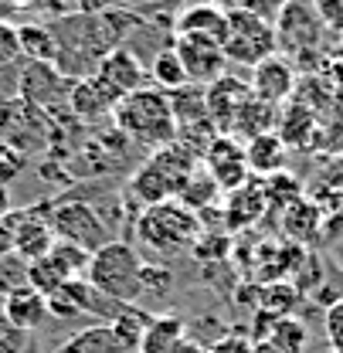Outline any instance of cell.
I'll list each match as a JSON object with an SVG mask.
<instances>
[{
  "label": "cell",
  "instance_id": "10",
  "mask_svg": "<svg viewBox=\"0 0 343 353\" xmlns=\"http://www.w3.org/2000/svg\"><path fill=\"white\" fill-rule=\"evenodd\" d=\"M123 102V95L109 82H102L95 72L92 75H82L79 82H72V92H68V109L75 112V119L82 123H99L102 116H112V109Z\"/></svg>",
  "mask_w": 343,
  "mask_h": 353
},
{
  "label": "cell",
  "instance_id": "7",
  "mask_svg": "<svg viewBox=\"0 0 343 353\" xmlns=\"http://www.w3.org/2000/svg\"><path fill=\"white\" fill-rule=\"evenodd\" d=\"M272 28H275V44L289 54H306L323 38V21L309 0H286Z\"/></svg>",
  "mask_w": 343,
  "mask_h": 353
},
{
  "label": "cell",
  "instance_id": "30",
  "mask_svg": "<svg viewBox=\"0 0 343 353\" xmlns=\"http://www.w3.org/2000/svg\"><path fill=\"white\" fill-rule=\"evenodd\" d=\"M17 31H21V51H24L28 61H48V65H55L58 41H55L51 28H44V24H24Z\"/></svg>",
  "mask_w": 343,
  "mask_h": 353
},
{
  "label": "cell",
  "instance_id": "41",
  "mask_svg": "<svg viewBox=\"0 0 343 353\" xmlns=\"http://www.w3.org/2000/svg\"><path fill=\"white\" fill-rule=\"evenodd\" d=\"M313 7L323 24H333V28L343 24V0H313Z\"/></svg>",
  "mask_w": 343,
  "mask_h": 353
},
{
  "label": "cell",
  "instance_id": "20",
  "mask_svg": "<svg viewBox=\"0 0 343 353\" xmlns=\"http://www.w3.org/2000/svg\"><path fill=\"white\" fill-rule=\"evenodd\" d=\"M275 123H279V109L268 105V102H258L255 95H252L238 109V116L231 119L228 136H235V139H255V136H265V132H275Z\"/></svg>",
  "mask_w": 343,
  "mask_h": 353
},
{
  "label": "cell",
  "instance_id": "26",
  "mask_svg": "<svg viewBox=\"0 0 343 353\" xmlns=\"http://www.w3.org/2000/svg\"><path fill=\"white\" fill-rule=\"evenodd\" d=\"M184 336H187V330H184L180 316H153V323H150V330H146L136 353H173V347Z\"/></svg>",
  "mask_w": 343,
  "mask_h": 353
},
{
  "label": "cell",
  "instance_id": "40",
  "mask_svg": "<svg viewBox=\"0 0 343 353\" xmlns=\"http://www.w3.org/2000/svg\"><path fill=\"white\" fill-rule=\"evenodd\" d=\"M48 312H51L55 319H75V316H79V309L72 303V296L65 292V285L55 289V292L48 296Z\"/></svg>",
  "mask_w": 343,
  "mask_h": 353
},
{
  "label": "cell",
  "instance_id": "9",
  "mask_svg": "<svg viewBox=\"0 0 343 353\" xmlns=\"http://www.w3.org/2000/svg\"><path fill=\"white\" fill-rule=\"evenodd\" d=\"M177 58L184 61V72L190 79V85L208 88L211 82H217L228 68V58H224V48L215 41H204V38H187V34H177L173 41Z\"/></svg>",
  "mask_w": 343,
  "mask_h": 353
},
{
  "label": "cell",
  "instance_id": "38",
  "mask_svg": "<svg viewBox=\"0 0 343 353\" xmlns=\"http://www.w3.org/2000/svg\"><path fill=\"white\" fill-rule=\"evenodd\" d=\"M323 326H326V340H330V353H343V299L330 303L326 316H323Z\"/></svg>",
  "mask_w": 343,
  "mask_h": 353
},
{
  "label": "cell",
  "instance_id": "4",
  "mask_svg": "<svg viewBox=\"0 0 343 353\" xmlns=\"http://www.w3.org/2000/svg\"><path fill=\"white\" fill-rule=\"evenodd\" d=\"M136 238L153 252L180 255V252H190L197 245L201 221L180 201H164V204L143 208V214L136 221Z\"/></svg>",
  "mask_w": 343,
  "mask_h": 353
},
{
  "label": "cell",
  "instance_id": "47",
  "mask_svg": "<svg viewBox=\"0 0 343 353\" xmlns=\"http://www.w3.org/2000/svg\"><path fill=\"white\" fill-rule=\"evenodd\" d=\"M14 7H31V3H41V0H10Z\"/></svg>",
  "mask_w": 343,
  "mask_h": 353
},
{
  "label": "cell",
  "instance_id": "16",
  "mask_svg": "<svg viewBox=\"0 0 343 353\" xmlns=\"http://www.w3.org/2000/svg\"><path fill=\"white\" fill-rule=\"evenodd\" d=\"M51 214V211H48ZM55 245V231H51V221L35 214V211H21L17 221V234H14V259H21L24 265L48 259Z\"/></svg>",
  "mask_w": 343,
  "mask_h": 353
},
{
  "label": "cell",
  "instance_id": "21",
  "mask_svg": "<svg viewBox=\"0 0 343 353\" xmlns=\"http://www.w3.org/2000/svg\"><path fill=\"white\" fill-rule=\"evenodd\" d=\"M320 228H323V211L313 204V201H296L282 211V231L293 245H313L320 238Z\"/></svg>",
  "mask_w": 343,
  "mask_h": 353
},
{
  "label": "cell",
  "instance_id": "1",
  "mask_svg": "<svg viewBox=\"0 0 343 353\" xmlns=\"http://www.w3.org/2000/svg\"><path fill=\"white\" fill-rule=\"evenodd\" d=\"M197 174V150H190L184 139H173L167 146H160L129 180V194L143 204H164L184 194L187 180Z\"/></svg>",
  "mask_w": 343,
  "mask_h": 353
},
{
  "label": "cell",
  "instance_id": "11",
  "mask_svg": "<svg viewBox=\"0 0 343 353\" xmlns=\"http://www.w3.org/2000/svg\"><path fill=\"white\" fill-rule=\"evenodd\" d=\"M296 68H293V61L289 58H282V54H272V58H265V61H258L255 68H252V95H255L258 102H268V105H282L293 92H296Z\"/></svg>",
  "mask_w": 343,
  "mask_h": 353
},
{
  "label": "cell",
  "instance_id": "48",
  "mask_svg": "<svg viewBox=\"0 0 343 353\" xmlns=\"http://www.w3.org/2000/svg\"><path fill=\"white\" fill-rule=\"evenodd\" d=\"M211 3H215V0H211ZM235 3H238V0H217V7H224V10H231Z\"/></svg>",
  "mask_w": 343,
  "mask_h": 353
},
{
  "label": "cell",
  "instance_id": "6",
  "mask_svg": "<svg viewBox=\"0 0 343 353\" xmlns=\"http://www.w3.org/2000/svg\"><path fill=\"white\" fill-rule=\"evenodd\" d=\"M51 231L58 241H72L79 248H86L88 255H95L99 248H106L112 241V231L109 224L99 218V211L92 204H82V201H61L51 208Z\"/></svg>",
  "mask_w": 343,
  "mask_h": 353
},
{
  "label": "cell",
  "instance_id": "45",
  "mask_svg": "<svg viewBox=\"0 0 343 353\" xmlns=\"http://www.w3.org/2000/svg\"><path fill=\"white\" fill-rule=\"evenodd\" d=\"M252 353H282V350H275L268 340H258V343H252Z\"/></svg>",
  "mask_w": 343,
  "mask_h": 353
},
{
  "label": "cell",
  "instance_id": "15",
  "mask_svg": "<svg viewBox=\"0 0 343 353\" xmlns=\"http://www.w3.org/2000/svg\"><path fill=\"white\" fill-rule=\"evenodd\" d=\"M265 211H268V201H265V180L248 176V183H242L238 190L228 194V204H224V228H228V231L252 228L258 218H265Z\"/></svg>",
  "mask_w": 343,
  "mask_h": 353
},
{
  "label": "cell",
  "instance_id": "34",
  "mask_svg": "<svg viewBox=\"0 0 343 353\" xmlns=\"http://www.w3.org/2000/svg\"><path fill=\"white\" fill-rule=\"evenodd\" d=\"M28 285H31V289H38L44 299H48L55 289H61V285H65V275L55 268L51 259H38V262L28 265Z\"/></svg>",
  "mask_w": 343,
  "mask_h": 353
},
{
  "label": "cell",
  "instance_id": "36",
  "mask_svg": "<svg viewBox=\"0 0 343 353\" xmlns=\"http://www.w3.org/2000/svg\"><path fill=\"white\" fill-rule=\"evenodd\" d=\"M21 58H24V51H21V31H17V24L0 21V68L17 65Z\"/></svg>",
  "mask_w": 343,
  "mask_h": 353
},
{
  "label": "cell",
  "instance_id": "3",
  "mask_svg": "<svg viewBox=\"0 0 343 353\" xmlns=\"http://www.w3.org/2000/svg\"><path fill=\"white\" fill-rule=\"evenodd\" d=\"M88 282L106 292L109 299H116L119 306H136V299L143 296V259L129 241H109L106 248H99L88 262Z\"/></svg>",
  "mask_w": 343,
  "mask_h": 353
},
{
  "label": "cell",
  "instance_id": "14",
  "mask_svg": "<svg viewBox=\"0 0 343 353\" xmlns=\"http://www.w3.org/2000/svg\"><path fill=\"white\" fill-rule=\"evenodd\" d=\"M173 31H177V34H187V38H204V41L224 44V34H228V10L211 3V0L190 3V7L180 10Z\"/></svg>",
  "mask_w": 343,
  "mask_h": 353
},
{
  "label": "cell",
  "instance_id": "42",
  "mask_svg": "<svg viewBox=\"0 0 343 353\" xmlns=\"http://www.w3.org/2000/svg\"><path fill=\"white\" fill-rule=\"evenodd\" d=\"M204 353H252V340L231 333V336H221L217 343H211V350H204Z\"/></svg>",
  "mask_w": 343,
  "mask_h": 353
},
{
  "label": "cell",
  "instance_id": "13",
  "mask_svg": "<svg viewBox=\"0 0 343 353\" xmlns=\"http://www.w3.org/2000/svg\"><path fill=\"white\" fill-rule=\"evenodd\" d=\"M248 99H252V88H248V82L231 79V75H221L217 82H211V85L204 88V105H208V116H211L215 130L217 132H228L231 119L238 116V109H242Z\"/></svg>",
  "mask_w": 343,
  "mask_h": 353
},
{
  "label": "cell",
  "instance_id": "43",
  "mask_svg": "<svg viewBox=\"0 0 343 353\" xmlns=\"http://www.w3.org/2000/svg\"><path fill=\"white\" fill-rule=\"evenodd\" d=\"M173 353H204V347H201L194 336H184V340L173 347Z\"/></svg>",
  "mask_w": 343,
  "mask_h": 353
},
{
  "label": "cell",
  "instance_id": "37",
  "mask_svg": "<svg viewBox=\"0 0 343 353\" xmlns=\"http://www.w3.org/2000/svg\"><path fill=\"white\" fill-rule=\"evenodd\" d=\"M0 353H28V333L0 312Z\"/></svg>",
  "mask_w": 343,
  "mask_h": 353
},
{
  "label": "cell",
  "instance_id": "12",
  "mask_svg": "<svg viewBox=\"0 0 343 353\" xmlns=\"http://www.w3.org/2000/svg\"><path fill=\"white\" fill-rule=\"evenodd\" d=\"M68 92H72V85L65 82V75H61L55 65H48V61H28V65L21 68L17 95H21L28 105H35V109L58 102L61 95L68 99Z\"/></svg>",
  "mask_w": 343,
  "mask_h": 353
},
{
  "label": "cell",
  "instance_id": "2",
  "mask_svg": "<svg viewBox=\"0 0 343 353\" xmlns=\"http://www.w3.org/2000/svg\"><path fill=\"white\" fill-rule=\"evenodd\" d=\"M112 123L129 143H143L153 150L177 139V119H173L170 99L160 88H139V92L126 95L112 109Z\"/></svg>",
  "mask_w": 343,
  "mask_h": 353
},
{
  "label": "cell",
  "instance_id": "32",
  "mask_svg": "<svg viewBox=\"0 0 343 353\" xmlns=\"http://www.w3.org/2000/svg\"><path fill=\"white\" fill-rule=\"evenodd\" d=\"M265 201H268V211L282 214L289 204L302 201V183L293 174H286V170L265 176Z\"/></svg>",
  "mask_w": 343,
  "mask_h": 353
},
{
  "label": "cell",
  "instance_id": "28",
  "mask_svg": "<svg viewBox=\"0 0 343 353\" xmlns=\"http://www.w3.org/2000/svg\"><path fill=\"white\" fill-rule=\"evenodd\" d=\"M55 353H126V350L116 343L109 323H99V326H88L82 333H75L72 340H65Z\"/></svg>",
  "mask_w": 343,
  "mask_h": 353
},
{
  "label": "cell",
  "instance_id": "46",
  "mask_svg": "<svg viewBox=\"0 0 343 353\" xmlns=\"http://www.w3.org/2000/svg\"><path fill=\"white\" fill-rule=\"evenodd\" d=\"M17 7L10 3V0H0V21H10V14H14Z\"/></svg>",
  "mask_w": 343,
  "mask_h": 353
},
{
  "label": "cell",
  "instance_id": "19",
  "mask_svg": "<svg viewBox=\"0 0 343 353\" xmlns=\"http://www.w3.org/2000/svg\"><path fill=\"white\" fill-rule=\"evenodd\" d=\"M316 132H320V123H316V116H313L309 105L293 102V105H286L279 112L275 136L286 143V150H309L313 139H316Z\"/></svg>",
  "mask_w": 343,
  "mask_h": 353
},
{
  "label": "cell",
  "instance_id": "44",
  "mask_svg": "<svg viewBox=\"0 0 343 353\" xmlns=\"http://www.w3.org/2000/svg\"><path fill=\"white\" fill-rule=\"evenodd\" d=\"M7 214H10V187L0 183V218H7Z\"/></svg>",
  "mask_w": 343,
  "mask_h": 353
},
{
  "label": "cell",
  "instance_id": "27",
  "mask_svg": "<svg viewBox=\"0 0 343 353\" xmlns=\"http://www.w3.org/2000/svg\"><path fill=\"white\" fill-rule=\"evenodd\" d=\"M300 289L296 285H289V282H262V289H258V309L255 312H268V316H275V319H282V316H293L296 306H300Z\"/></svg>",
  "mask_w": 343,
  "mask_h": 353
},
{
  "label": "cell",
  "instance_id": "17",
  "mask_svg": "<svg viewBox=\"0 0 343 353\" xmlns=\"http://www.w3.org/2000/svg\"><path fill=\"white\" fill-rule=\"evenodd\" d=\"M95 75H99L102 82H109L123 99L133 95V92H139V88H146L143 85V82H146V72H143L139 58H136L129 48H112V51L99 61Z\"/></svg>",
  "mask_w": 343,
  "mask_h": 353
},
{
  "label": "cell",
  "instance_id": "33",
  "mask_svg": "<svg viewBox=\"0 0 343 353\" xmlns=\"http://www.w3.org/2000/svg\"><path fill=\"white\" fill-rule=\"evenodd\" d=\"M215 194H217V183L208 174H194L187 180L184 194H180V204L190 208V211H201V208H211L215 204Z\"/></svg>",
  "mask_w": 343,
  "mask_h": 353
},
{
  "label": "cell",
  "instance_id": "31",
  "mask_svg": "<svg viewBox=\"0 0 343 353\" xmlns=\"http://www.w3.org/2000/svg\"><path fill=\"white\" fill-rule=\"evenodd\" d=\"M268 343L282 353H306V343H309V330L302 326V319L296 316H282L272 323L268 330Z\"/></svg>",
  "mask_w": 343,
  "mask_h": 353
},
{
  "label": "cell",
  "instance_id": "25",
  "mask_svg": "<svg viewBox=\"0 0 343 353\" xmlns=\"http://www.w3.org/2000/svg\"><path fill=\"white\" fill-rule=\"evenodd\" d=\"M150 82H153V88H160L164 95H173V92L190 85V79H187V72H184V61L177 58L173 44L157 51V58H153V65H150Z\"/></svg>",
  "mask_w": 343,
  "mask_h": 353
},
{
  "label": "cell",
  "instance_id": "35",
  "mask_svg": "<svg viewBox=\"0 0 343 353\" xmlns=\"http://www.w3.org/2000/svg\"><path fill=\"white\" fill-rule=\"evenodd\" d=\"M24 170H28V157H24V150H17L14 143L0 139V183L10 187Z\"/></svg>",
  "mask_w": 343,
  "mask_h": 353
},
{
  "label": "cell",
  "instance_id": "5",
  "mask_svg": "<svg viewBox=\"0 0 343 353\" xmlns=\"http://www.w3.org/2000/svg\"><path fill=\"white\" fill-rule=\"evenodd\" d=\"M221 48H224L228 61L248 65V68H255L258 61L279 54L275 28L262 14H248V10H228V34H224Z\"/></svg>",
  "mask_w": 343,
  "mask_h": 353
},
{
  "label": "cell",
  "instance_id": "29",
  "mask_svg": "<svg viewBox=\"0 0 343 353\" xmlns=\"http://www.w3.org/2000/svg\"><path fill=\"white\" fill-rule=\"evenodd\" d=\"M48 259H51V262H55V268L65 275V282L86 279V275H88V262H92V255H88L86 248H79V245H72V241H58V238H55V245H51Z\"/></svg>",
  "mask_w": 343,
  "mask_h": 353
},
{
  "label": "cell",
  "instance_id": "39",
  "mask_svg": "<svg viewBox=\"0 0 343 353\" xmlns=\"http://www.w3.org/2000/svg\"><path fill=\"white\" fill-rule=\"evenodd\" d=\"M143 296H164L173 285V275L167 268H157V265H143Z\"/></svg>",
  "mask_w": 343,
  "mask_h": 353
},
{
  "label": "cell",
  "instance_id": "23",
  "mask_svg": "<svg viewBox=\"0 0 343 353\" xmlns=\"http://www.w3.org/2000/svg\"><path fill=\"white\" fill-rule=\"evenodd\" d=\"M65 292L72 296V303L79 309V316H92V319H102V323H112L119 316V303L109 299L106 292H99L88 279H75V282H65Z\"/></svg>",
  "mask_w": 343,
  "mask_h": 353
},
{
  "label": "cell",
  "instance_id": "22",
  "mask_svg": "<svg viewBox=\"0 0 343 353\" xmlns=\"http://www.w3.org/2000/svg\"><path fill=\"white\" fill-rule=\"evenodd\" d=\"M286 143L275 136V132H265V136H255L245 143V160H248V174L255 176H272L282 170L286 163Z\"/></svg>",
  "mask_w": 343,
  "mask_h": 353
},
{
  "label": "cell",
  "instance_id": "18",
  "mask_svg": "<svg viewBox=\"0 0 343 353\" xmlns=\"http://www.w3.org/2000/svg\"><path fill=\"white\" fill-rule=\"evenodd\" d=\"M3 316H7L14 326H21L24 333L41 330L44 323L51 319L48 299H44L38 289H31V285H17V289H10V292L3 296Z\"/></svg>",
  "mask_w": 343,
  "mask_h": 353
},
{
  "label": "cell",
  "instance_id": "8",
  "mask_svg": "<svg viewBox=\"0 0 343 353\" xmlns=\"http://www.w3.org/2000/svg\"><path fill=\"white\" fill-rule=\"evenodd\" d=\"M201 163L208 167V176L217 183V190H238L242 183H248V160H245V143L217 132L215 139L208 143V150L201 153Z\"/></svg>",
  "mask_w": 343,
  "mask_h": 353
},
{
  "label": "cell",
  "instance_id": "24",
  "mask_svg": "<svg viewBox=\"0 0 343 353\" xmlns=\"http://www.w3.org/2000/svg\"><path fill=\"white\" fill-rule=\"evenodd\" d=\"M150 323H153V312H146L143 306H123L119 316L109 323V330H112V336H116V343L123 350L136 353L143 336H146V330H150Z\"/></svg>",
  "mask_w": 343,
  "mask_h": 353
}]
</instances>
